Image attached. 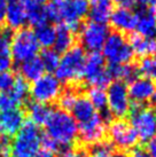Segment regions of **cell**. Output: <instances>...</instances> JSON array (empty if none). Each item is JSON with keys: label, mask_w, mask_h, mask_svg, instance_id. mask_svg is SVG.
Segmentation results:
<instances>
[{"label": "cell", "mask_w": 156, "mask_h": 157, "mask_svg": "<svg viewBox=\"0 0 156 157\" xmlns=\"http://www.w3.org/2000/svg\"><path fill=\"white\" fill-rule=\"evenodd\" d=\"M113 1L118 5L119 8L130 9V10H132L137 6V4H138L137 0H113Z\"/></svg>", "instance_id": "39"}, {"label": "cell", "mask_w": 156, "mask_h": 157, "mask_svg": "<svg viewBox=\"0 0 156 157\" xmlns=\"http://www.w3.org/2000/svg\"><path fill=\"white\" fill-rule=\"evenodd\" d=\"M0 157H5V156H2V155H1V154H0Z\"/></svg>", "instance_id": "50"}, {"label": "cell", "mask_w": 156, "mask_h": 157, "mask_svg": "<svg viewBox=\"0 0 156 157\" xmlns=\"http://www.w3.org/2000/svg\"><path fill=\"white\" fill-rule=\"evenodd\" d=\"M83 79L92 87L106 88L113 82V77L109 72L108 67L106 66V60L100 53H90L86 56Z\"/></svg>", "instance_id": "6"}, {"label": "cell", "mask_w": 156, "mask_h": 157, "mask_svg": "<svg viewBox=\"0 0 156 157\" xmlns=\"http://www.w3.org/2000/svg\"><path fill=\"white\" fill-rule=\"evenodd\" d=\"M113 157H127V154L125 151H114V155Z\"/></svg>", "instance_id": "46"}, {"label": "cell", "mask_w": 156, "mask_h": 157, "mask_svg": "<svg viewBox=\"0 0 156 157\" xmlns=\"http://www.w3.org/2000/svg\"><path fill=\"white\" fill-rule=\"evenodd\" d=\"M114 10L113 0H91L88 16L91 22L106 24Z\"/></svg>", "instance_id": "19"}, {"label": "cell", "mask_w": 156, "mask_h": 157, "mask_svg": "<svg viewBox=\"0 0 156 157\" xmlns=\"http://www.w3.org/2000/svg\"><path fill=\"white\" fill-rule=\"evenodd\" d=\"M26 10V17H28V23L32 26H40L43 24L48 23L47 14H46V8L44 6H33V7H28Z\"/></svg>", "instance_id": "29"}, {"label": "cell", "mask_w": 156, "mask_h": 157, "mask_svg": "<svg viewBox=\"0 0 156 157\" xmlns=\"http://www.w3.org/2000/svg\"><path fill=\"white\" fill-rule=\"evenodd\" d=\"M15 77L16 76H14V74L10 70L5 71V72H0V93L7 92L13 86Z\"/></svg>", "instance_id": "35"}, {"label": "cell", "mask_w": 156, "mask_h": 157, "mask_svg": "<svg viewBox=\"0 0 156 157\" xmlns=\"http://www.w3.org/2000/svg\"><path fill=\"white\" fill-rule=\"evenodd\" d=\"M78 96V93L76 92L74 87H68L67 90L61 92L60 96H59V105L62 110L64 111H70L71 107L74 105V102L76 101Z\"/></svg>", "instance_id": "32"}, {"label": "cell", "mask_w": 156, "mask_h": 157, "mask_svg": "<svg viewBox=\"0 0 156 157\" xmlns=\"http://www.w3.org/2000/svg\"><path fill=\"white\" fill-rule=\"evenodd\" d=\"M59 157H88V155L84 149L68 148L62 150Z\"/></svg>", "instance_id": "36"}, {"label": "cell", "mask_w": 156, "mask_h": 157, "mask_svg": "<svg viewBox=\"0 0 156 157\" xmlns=\"http://www.w3.org/2000/svg\"><path fill=\"white\" fill-rule=\"evenodd\" d=\"M35 157H57V156H55V154L52 153V151H48L46 149H44V150H39L38 154H37Z\"/></svg>", "instance_id": "44"}, {"label": "cell", "mask_w": 156, "mask_h": 157, "mask_svg": "<svg viewBox=\"0 0 156 157\" xmlns=\"http://www.w3.org/2000/svg\"><path fill=\"white\" fill-rule=\"evenodd\" d=\"M88 157H113L114 148L110 142L102 141L100 144L92 146L90 153L87 154Z\"/></svg>", "instance_id": "34"}, {"label": "cell", "mask_w": 156, "mask_h": 157, "mask_svg": "<svg viewBox=\"0 0 156 157\" xmlns=\"http://www.w3.org/2000/svg\"><path fill=\"white\" fill-rule=\"evenodd\" d=\"M108 134L110 144L113 147L118 148L121 151L131 150L138 144V135L130 125V123L124 119H116L109 124Z\"/></svg>", "instance_id": "12"}, {"label": "cell", "mask_w": 156, "mask_h": 157, "mask_svg": "<svg viewBox=\"0 0 156 157\" xmlns=\"http://www.w3.org/2000/svg\"><path fill=\"white\" fill-rule=\"evenodd\" d=\"M5 22L7 23V28L9 30H21L28 24L25 7L21 1H14L7 4L6 18Z\"/></svg>", "instance_id": "18"}, {"label": "cell", "mask_w": 156, "mask_h": 157, "mask_svg": "<svg viewBox=\"0 0 156 157\" xmlns=\"http://www.w3.org/2000/svg\"><path fill=\"white\" fill-rule=\"evenodd\" d=\"M29 90H30V87H29L28 82L24 80L21 76H18V77H15L13 86L9 88L6 93L13 100L14 103L18 107H20V105L24 103L26 99L29 98Z\"/></svg>", "instance_id": "26"}, {"label": "cell", "mask_w": 156, "mask_h": 157, "mask_svg": "<svg viewBox=\"0 0 156 157\" xmlns=\"http://www.w3.org/2000/svg\"><path fill=\"white\" fill-rule=\"evenodd\" d=\"M33 35L39 46L44 47L45 49H48L54 45V40L57 36V28L49 23H46V24L35 28Z\"/></svg>", "instance_id": "27"}, {"label": "cell", "mask_w": 156, "mask_h": 157, "mask_svg": "<svg viewBox=\"0 0 156 157\" xmlns=\"http://www.w3.org/2000/svg\"><path fill=\"white\" fill-rule=\"evenodd\" d=\"M40 61L43 63V67L45 71L51 74V72H55L59 62H60V56L54 49H44L41 54H40Z\"/></svg>", "instance_id": "31"}, {"label": "cell", "mask_w": 156, "mask_h": 157, "mask_svg": "<svg viewBox=\"0 0 156 157\" xmlns=\"http://www.w3.org/2000/svg\"><path fill=\"white\" fill-rule=\"evenodd\" d=\"M70 111H71L70 115L72 116V118L79 124L90 121L96 113V110L94 109V107L90 102L88 98L84 95L77 96V99L74 102Z\"/></svg>", "instance_id": "21"}, {"label": "cell", "mask_w": 156, "mask_h": 157, "mask_svg": "<svg viewBox=\"0 0 156 157\" xmlns=\"http://www.w3.org/2000/svg\"><path fill=\"white\" fill-rule=\"evenodd\" d=\"M127 157H150V155L147 151V149L142 148V147H135V148L131 149Z\"/></svg>", "instance_id": "40"}, {"label": "cell", "mask_w": 156, "mask_h": 157, "mask_svg": "<svg viewBox=\"0 0 156 157\" xmlns=\"http://www.w3.org/2000/svg\"><path fill=\"white\" fill-rule=\"evenodd\" d=\"M75 46V33L68 29L65 25L61 24L57 28V36L54 40V51L60 54V53H65L69 51L71 47Z\"/></svg>", "instance_id": "24"}, {"label": "cell", "mask_w": 156, "mask_h": 157, "mask_svg": "<svg viewBox=\"0 0 156 157\" xmlns=\"http://www.w3.org/2000/svg\"><path fill=\"white\" fill-rule=\"evenodd\" d=\"M18 70H20L21 77L26 82H35L40 78L45 72L43 63L38 56L21 63Z\"/></svg>", "instance_id": "23"}, {"label": "cell", "mask_w": 156, "mask_h": 157, "mask_svg": "<svg viewBox=\"0 0 156 157\" xmlns=\"http://www.w3.org/2000/svg\"><path fill=\"white\" fill-rule=\"evenodd\" d=\"M102 56L110 66L131 63L135 54L126 37L121 32H109L102 47Z\"/></svg>", "instance_id": "5"}, {"label": "cell", "mask_w": 156, "mask_h": 157, "mask_svg": "<svg viewBox=\"0 0 156 157\" xmlns=\"http://www.w3.org/2000/svg\"><path fill=\"white\" fill-rule=\"evenodd\" d=\"M107 133L106 123L102 121L98 113L93 117L85 123L78 125V136L84 144L94 146L102 142L104 135Z\"/></svg>", "instance_id": "13"}, {"label": "cell", "mask_w": 156, "mask_h": 157, "mask_svg": "<svg viewBox=\"0 0 156 157\" xmlns=\"http://www.w3.org/2000/svg\"><path fill=\"white\" fill-rule=\"evenodd\" d=\"M109 32V28L106 24L91 21L83 24L79 30L80 47L90 53H99L103 47Z\"/></svg>", "instance_id": "11"}, {"label": "cell", "mask_w": 156, "mask_h": 157, "mask_svg": "<svg viewBox=\"0 0 156 157\" xmlns=\"http://www.w3.org/2000/svg\"><path fill=\"white\" fill-rule=\"evenodd\" d=\"M43 133L37 125L25 122L14 135L9 157H35L41 148Z\"/></svg>", "instance_id": "3"}, {"label": "cell", "mask_w": 156, "mask_h": 157, "mask_svg": "<svg viewBox=\"0 0 156 157\" xmlns=\"http://www.w3.org/2000/svg\"><path fill=\"white\" fill-rule=\"evenodd\" d=\"M153 0H137V2L139 5H141V7H147L148 5L152 4Z\"/></svg>", "instance_id": "45"}, {"label": "cell", "mask_w": 156, "mask_h": 157, "mask_svg": "<svg viewBox=\"0 0 156 157\" xmlns=\"http://www.w3.org/2000/svg\"><path fill=\"white\" fill-rule=\"evenodd\" d=\"M13 32L8 28L0 26V56H10V43Z\"/></svg>", "instance_id": "33"}, {"label": "cell", "mask_w": 156, "mask_h": 157, "mask_svg": "<svg viewBox=\"0 0 156 157\" xmlns=\"http://www.w3.org/2000/svg\"><path fill=\"white\" fill-rule=\"evenodd\" d=\"M28 117H29V122L35 124L37 126L39 125H44L47 123L48 118L51 116L53 111V108L49 105H44V103H39V102H31L28 105Z\"/></svg>", "instance_id": "22"}, {"label": "cell", "mask_w": 156, "mask_h": 157, "mask_svg": "<svg viewBox=\"0 0 156 157\" xmlns=\"http://www.w3.org/2000/svg\"><path fill=\"white\" fill-rule=\"evenodd\" d=\"M150 101L153 102V105H154V107H156V88L155 91H154V94H153L152 99H150Z\"/></svg>", "instance_id": "47"}, {"label": "cell", "mask_w": 156, "mask_h": 157, "mask_svg": "<svg viewBox=\"0 0 156 157\" xmlns=\"http://www.w3.org/2000/svg\"><path fill=\"white\" fill-rule=\"evenodd\" d=\"M127 41L133 54L139 57H145L156 53V40L154 38H146L138 33H132Z\"/></svg>", "instance_id": "20"}, {"label": "cell", "mask_w": 156, "mask_h": 157, "mask_svg": "<svg viewBox=\"0 0 156 157\" xmlns=\"http://www.w3.org/2000/svg\"><path fill=\"white\" fill-rule=\"evenodd\" d=\"M107 109L113 117L123 119L130 113L132 103L127 93V85L119 80H114L107 90Z\"/></svg>", "instance_id": "8"}, {"label": "cell", "mask_w": 156, "mask_h": 157, "mask_svg": "<svg viewBox=\"0 0 156 157\" xmlns=\"http://www.w3.org/2000/svg\"><path fill=\"white\" fill-rule=\"evenodd\" d=\"M137 33L146 38H154L156 36V12L153 8L141 7L135 13Z\"/></svg>", "instance_id": "16"}, {"label": "cell", "mask_w": 156, "mask_h": 157, "mask_svg": "<svg viewBox=\"0 0 156 157\" xmlns=\"http://www.w3.org/2000/svg\"><path fill=\"white\" fill-rule=\"evenodd\" d=\"M25 123V113L18 107L13 109L0 110V134L12 138Z\"/></svg>", "instance_id": "15"}, {"label": "cell", "mask_w": 156, "mask_h": 157, "mask_svg": "<svg viewBox=\"0 0 156 157\" xmlns=\"http://www.w3.org/2000/svg\"><path fill=\"white\" fill-rule=\"evenodd\" d=\"M6 10H7V4L0 0V26L5 23V18H6Z\"/></svg>", "instance_id": "43"}, {"label": "cell", "mask_w": 156, "mask_h": 157, "mask_svg": "<svg viewBox=\"0 0 156 157\" xmlns=\"http://www.w3.org/2000/svg\"><path fill=\"white\" fill-rule=\"evenodd\" d=\"M130 125L139 141L149 142L156 136V109L147 105H133L130 110Z\"/></svg>", "instance_id": "4"}, {"label": "cell", "mask_w": 156, "mask_h": 157, "mask_svg": "<svg viewBox=\"0 0 156 157\" xmlns=\"http://www.w3.org/2000/svg\"><path fill=\"white\" fill-rule=\"evenodd\" d=\"M138 71L145 78L156 82V53L141 57L138 63Z\"/></svg>", "instance_id": "28"}, {"label": "cell", "mask_w": 156, "mask_h": 157, "mask_svg": "<svg viewBox=\"0 0 156 157\" xmlns=\"http://www.w3.org/2000/svg\"><path fill=\"white\" fill-rule=\"evenodd\" d=\"M87 98L94 109L99 111L98 113L107 110V93L103 88L91 87L87 92Z\"/></svg>", "instance_id": "30"}, {"label": "cell", "mask_w": 156, "mask_h": 157, "mask_svg": "<svg viewBox=\"0 0 156 157\" xmlns=\"http://www.w3.org/2000/svg\"><path fill=\"white\" fill-rule=\"evenodd\" d=\"M40 49L33 32L29 29H21L13 35L10 43V55L12 60L21 64L23 62L37 57Z\"/></svg>", "instance_id": "7"}, {"label": "cell", "mask_w": 156, "mask_h": 157, "mask_svg": "<svg viewBox=\"0 0 156 157\" xmlns=\"http://www.w3.org/2000/svg\"><path fill=\"white\" fill-rule=\"evenodd\" d=\"M47 0H21L23 6L28 8V7H33V6H44L46 4Z\"/></svg>", "instance_id": "41"}, {"label": "cell", "mask_w": 156, "mask_h": 157, "mask_svg": "<svg viewBox=\"0 0 156 157\" xmlns=\"http://www.w3.org/2000/svg\"><path fill=\"white\" fill-rule=\"evenodd\" d=\"M147 151L149 153L150 157H156V136L153 138L147 146Z\"/></svg>", "instance_id": "42"}, {"label": "cell", "mask_w": 156, "mask_h": 157, "mask_svg": "<svg viewBox=\"0 0 156 157\" xmlns=\"http://www.w3.org/2000/svg\"><path fill=\"white\" fill-rule=\"evenodd\" d=\"M62 92V84L52 74L43 75L40 78L32 82L29 95L33 102H39L44 105H51L57 101Z\"/></svg>", "instance_id": "9"}, {"label": "cell", "mask_w": 156, "mask_h": 157, "mask_svg": "<svg viewBox=\"0 0 156 157\" xmlns=\"http://www.w3.org/2000/svg\"><path fill=\"white\" fill-rule=\"evenodd\" d=\"M108 70L113 79L119 80L123 83H131L135 80L139 75L138 67L132 63H125V64H117V66H109Z\"/></svg>", "instance_id": "25"}, {"label": "cell", "mask_w": 156, "mask_h": 157, "mask_svg": "<svg viewBox=\"0 0 156 157\" xmlns=\"http://www.w3.org/2000/svg\"><path fill=\"white\" fill-rule=\"evenodd\" d=\"M13 66V60L10 56H0V72L9 71Z\"/></svg>", "instance_id": "38"}, {"label": "cell", "mask_w": 156, "mask_h": 157, "mask_svg": "<svg viewBox=\"0 0 156 157\" xmlns=\"http://www.w3.org/2000/svg\"><path fill=\"white\" fill-rule=\"evenodd\" d=\"M156 88L155 82L145 77H137L127 85V93L133 105H146Z\"/></svg>", "instance_id": "14"}, {"label": "cell", "mask_w": 156, "mask_h": 157, "mask_svg": "<svg viewBox=\"0 0 156 157\" xmlns=\"http://www.w3.org/2000/svg\"><path fill=\"white\" fill-rule=\"evenodd\" d=\"M44 135L57 144L60 153L70 148L78 138V124L68 111L53 109L45 124Z\"/></svg>", "instance_id": "1"}, {"label": "cell", "mask_w": 156, "mask_h": 157, "mask_svg": "<svg viewBox=\"0 0 156 157\" xmlns=\"http://www.w3.org/2000/svg\"><path fill=\"white\" fill-rule=\"evenodd\" d=\"M61 23L72 32L80 30L83 20L88 14L90 4L87 0H59Z\"/></svg>", "instance_id": "10"}, {"label": "cell", "mask_w": 156, "mask_h": 157, "mask_svg": "<svg viewBox=\"0 0 156 157\" xmlns=\"http://www.w3.org/2000/svg\"><path fill=\"white\" fill-rule=\"evenodd\" d=\"M109 21L111 23L115 31L117 32H132L135 30V22H137V17H135V13H133L130 9L125 8H116L113 10V13L110 15Z\"/></svg>", "instance_id": "17"}, {"label": "cell", "mask_w": 156, "mask_h": 157, "mask_svg": "<svg viewBox=\"0 0 156 157\" xmlns=\"http://www.w3.org/2000/svg\"><path fill=\"white\" fill-rule=\"evenodd\" d=\"M10 146H12V140L7 136H0V154L5 157H9L10 155Z\"/></svg>", "instance_id": "37"}, {"label": "cell", "mask_w": 156, "mask_h": 157, "mask_svg": "<svg viewBox=\"0 0 156 157\" xmlns=\"http://www.w3.org/2000/svg\"><path fill=\"white\" fill-rule=\"evenodd\" d=\"M86 55L85 51L80 46L71 47L63 53L60 57V62L55 70V77L61 84H76L83 79V70L85 64Z\"/></svg>", "instance_id": "2"}, {"label": "cell", "mask_w": 156, "mask_h": 157, "mask_svg": "<svg viewBox=\"0 0 156 157\" xmlns=\"http://www.w3.org/2000/svg\"><path fill=\"white\" fill-rule=\"evenodd\" d=\"M150 5H152V8L156 12V0H153L152 4H150Z\"/></svg>", "instance_id": "48"}, {"label": "cell", "mask_w": 156, "mask_h": 157, "mask_svg": "<svg viewBox=\"0 0 156 157\" xmlns=\"http://www.w3.org/2000/svg\"><path fill=\"white\" fill-rule=\"evenodd\" d=\"M1 1H4V2H6V4H7V2H14V1H18V0H1Z\"/></svg>", "instance_id": "49"}]
</instances>
